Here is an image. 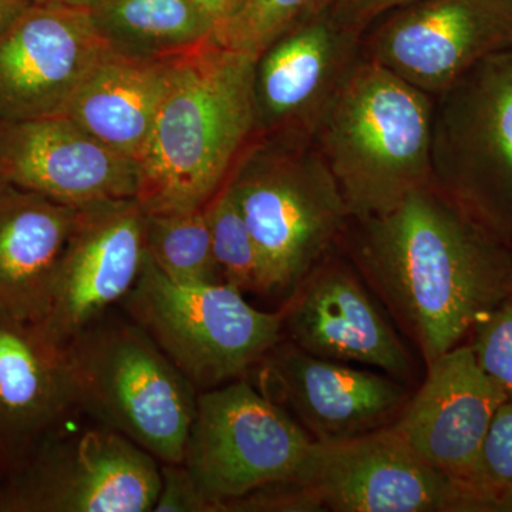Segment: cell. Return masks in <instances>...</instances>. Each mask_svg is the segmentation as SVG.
Instances as JSON below:
<instances>
[{
  "label": "cell",
  "mask_w": 512,
  "mask_h": 512,
  "mask_svg": "<svg viewBox=\"0 0 512 512\" xmlns=\"http://www.w3.org/2000/svg\"><path fill=\"white\" fill-rule=\"evenodd\" d=\"M315 439L245 377L198 393L183 464L211 512L296 484Z\"/></svg>",
  "instance_id": "obj_9"
},
{
  "label": "cell",
  "mask_w": 512,
  "mask_h": 512,
  "mask_svg": "<svg viewBox=\"0 0 512 512\" xmlns=\"http://www.w3.org/2000/svg\"><path fill=\"white\" fill-rule=\"evenodd\" d=\"M284 332L313 356L382 370L410 382L414 360L350 266L323 258L288 296Z\"/></svg>",
  "instance_id": "obj_17"
},
{
  "label": "cell",
  "mask_w": 512,
  "mask_h": 512,
  "mask_svg": "<svg viewBox=\"0 0 512 512\" xmlns=\"http://www.w3.org/2000/svg\"><path fill=\"white\" fill-rule=\"evenodd\" d=\"M254 370L258 389L322 443L389 426L410 399L392 376L313 356L284 339Z\"/></svg>",
  "instance_id": "obj_14"
},
{
  "label": "cell",
  "mask_w": 512,
  "mask_h": 512,
  "mask_svg": "<svg viewBox=\"0 0 512 512\" xmlns=\"http://www.w3.org/2000/svg\"><path fill=\"white\" fill-rule=\"evenodd\" d=\"M110 52L89 10L33 3L0 36V120L64 114Z\"/></svg>",
  "instance_id": "obj_13"
},
{
  "label": "cell",
  "mask_w": 512,
  "mask_h": 512,
  "mask_svg": "<svg viewBox=\"0 0 512 512\" xmlns=\"http://www.w3.org/2000/svg\"><path fill=\"white\" fill-rule=\"evenodd\" d=\"M332 0H244L212 39L258 57L286 32L318 15Z\"/></svg>",
  "instance_id": "obj_25"
},
{
  "label": "cell",
  "mask_w": 512,
  "mask_h": 512,
  "mask_svg": "<svg viewBox=\"0 0 512 512\" xmlns=\"http://www.w3.org/2000/svg\"><path fill=\"white\" fill-rule=\"evenodd\" d=\"M0 181L80 210L137 198L140 173L134 161L60 114L0 120Z\"/></svg>",
  "instance_id": "obj_18"
},
{
  "label": "cell",
  "mask_w": 512,
  "mask_h": 512,
  "mask_svg": "<svg viewBox=\"0 0 512 512\" xmlns=\"http://www.w3.org/2000/svg\"><path fill=\"white\" fill-rule=\"evenodd\" d=\"M363 32L328 8L296 26L256 57L258 137L312 140L316 124L363 59Z\"/></svg>",
  "instance_id": "obj_12"
},
{
  "label": "cell",
  "mask_w": 512,
  "mask_h": 512,
  "mask_svg": "<svg viewBox=\"0 0 512 512\" xmlns=\"http://www.w3.org/2000/svg\"><path fill=\"white\" fill-rule=\"evenodd\" d=\"M355 222L360 274L429 363L512 295V249L431 183Z\"/></svg>",
  "instance_id": "obj_1"
},
{
  "label": "cell",
  "mask_w": 512,
  "mask_h": 512,
  "mask_svg": "<svg viewBox=\"0 0 512 512\" xmlns=\"http://www.w3.org/2000/svg\"><path fill=\"white\" fill-rule=\"evenodd\" d=\"M147 258L181 284L222 282L212 251L207 211L144 212Z\"/></svg>",
  "instance_id": "obj_23"
},
{
  "label": "cell",
  "mask_w": 512,
  "mask_h": 512,
  "mask_svg": "<svg viewBox=\"0 0 512 512\" xmlns=\"http://www.w3.org/2000/svg\"><path fill=\"white\" fill-rule=\"evenodd\" d=\"M434 97L363 59L323 111L312 143L328 165L350 221L392 210L433 183Z\"/></svg>",
  "instance_id": "obj_3"
},
{
  "label": "cell",
  "mask_w": 512,
  "mask_h": 512,
  "mask_svg": "<svg viewBox=\"0 0 512 512\" xmlns=\"http://www.w3.org/2000/svg\"><path fill=\"white\" fill-rule=\"evenodd\" d=\"M82 410L66 343L45 323L0 309V471L5 477L50 431Z\"/></svg>",
  "instance_id": "obj_19"
},
{
  "label": "cell",
  "mask_w": 512,
  "mask_h": 512,
  "mask_svg": "<svg viewBox=\"0 0 512 512\" xmlns=\"http://www.w3.org/2000/svg\"><path fill=\"white\" fill-rule=\"evenodd\" d=\"M66 350L84 413L160 463H183L200 392L146 330L113 309Z\"/></svg>",
  "instance_id": "obj_4"
},
{
  "label": "cell",
  "mask_w": 512,
  "mask_h": 512,
  "mask_svg": "<svg viewBox=\"0 0 512 512\" xmlns=\"http://www.w3.org/2000/svg\"><path fill=\"white\" fill-rule=\"evenodd\" d=\"M146 261L137 198L80 208L43 323L66 343L127 298Z\"/></svg>",
  "instance_id": "obj_15"
},
{
  "label": "cell",
  "mask_w": 512,
  "mask_h": 512,
  "mask_svg": "<svg viewBox=\"0 0 512 512\" xmlns=\"http://www.w3.org/2000/svg\"><path fill=\"white\" fill-rule=\"evenodd\" d=\"M120 306L198 392L247 376L284 336L282 311H259L224 282H175L147 255Z\"/></svg>",
  "instance_id": "obj_6"
},
{
  "label": "cell",
  "mask_w": 512,
  "mask_h": 512,
  "mask_svg": "<svg viewBox=\"0 0 512 512\" xmlns=\"http://www.w3.org/2000/svg\"><path fill=\"white\" fill-rule=\"evenodd\" d=\"M417 0H332L330 12L343 25L365 33L375 20Z\"/></svg>",
  "instance_id": "obj_29"
},
{
  "label": "cell",
  "mask_w": 512,
  "mask_h": 512,
  "mask_svg": "<svg viewBox=\"0 0 512 512\" xmlns=\"http://www.w3.org/2000/svg\"><path fill=\"white\" fill-rule=\"evenodd\" d=\"M470 493L481 512H512V400L500 407L485 437Z\"/></svg>",
  "instance_id": "obj_26"
},
{
  "label": "cell",
  "mask_w": 512,
  "mask_h": 512,
  "mask_svg": "<svg viewBox=\"0 0 512 512\" xmlns=\"http://www.w3.org/2000/svg\"><path fill=\"white\" fill-rule=\"evenodd\" d=\"M77 208L0 181V309L42 322Z\"/></svg>",
  "instance_id": "obj_20"
},
{
  "label": "cell",
  "mask_w": 512,
  "mask_h": 512,
  "mask_svg": "<svg viewBox=\"0 0 512 512\" xmlns=\"http://www.w3.org/2000/svg\"><path fill=\"white\" fill-rule=\"evenodd\" d=\"M198 2L215 23V30H217L237 12L244 0H198Z\"/></svg>",
  "instance_id": "obj_30"
},
{
  "label": "cell",
  "mask_w": 512,
  "mask_h": 512,
  "mask_svg": "<svg viewBox=\"0 0 512 512\" xmlns=\"http://www.w3.org/2000/svg\"><path fill=\"white\" fill-rule=\"evenodd\" d=\"M173 59L110 52L86 77L64 116L114 153L140 165L167 92Z\"/></svg>",
  "instance_id": "obj_21"
},
{
  "label": "cell",
  "mask_w": 512,
  "mask_h": 512,
  "mask_svg": "<svg viewBox=\"0 0 512 512\" xmlns=\"http://www.w3.org/2000/svg\"><path fill=\"white\" fill-rule=\"evenodd\" d=\"M2 478H3L2 471H0V483H2Z\"/></svg>",
  "instance_id": "obj_33"
},
{
  "label": "cell",
  "mask_w": 512,
  "mask_h": 512,
  "mask_svg": "<svg viewBox=\"0 0 512 512\" xmlns=\"http://www.w3.org/2000/svg\"><path fill=\"white\" fill-rule=\"evenodd\" d=\"M205 211L222 282L242 293L265 295L261 256L228 181L208 202Z\"/></svg>",
  "instance_id": "obj_24"
},
{
  "label": "cell",
  "mask_w": 512,
  "mask_h": 512,
  "mask_svg": "<svg viewBox=\"0 0 512 512\" xmlns=\"http://www.w3.org/2000/svg\"><path fill=\"white\" fill-rule=\"evenodd\" d=\"M228 185L261 256L265 295H291L348 229L345 200L312 140L258 138Z\"/></svg>",
  "instance_id": "obj_5"
},
{
  "label": "cell",
  "mask_w": 512,
  "mask_h": 512,
  "mask_svg": "<svg viewBox=\"0 0 512 512\" xmlns=\"http://www.w3.org/2000/svg\"><path fill=\"white\" fill-rule=\"evenodd\" d=\"M161 463L80 410L2 478L0 512H148Z\"/></svg>",
  "instance_id": "obj_8"
},
{
  "label": "cell",
  "mask_w": 512,
  "mask_h": 512,
  "mask_svg": "<svg viewBox=\"0 0 512 512\" xmlns=\"http://www.w3.org/2000/svg\"><path fill=\"white\" fill-rule=\"evenodd\" d=\"M33 2L40 3V5H59L67 6V8L90 10L93 6H96L100 0H33Z\"/></svg>",
  "instance_id": "obj_32"
},
{
  "label": "cell",
  "mask_w": 512,
  "mask_h": 512,
  "mask_svg": "<svg viewBox=\"0 0 512 512\" xmlns=\"http://www.w3.org/2000/svg\"><path fill=\"white\" fill-rule=\"evenodd\" d=\"M315 511L480 512L457 481L386 426L313 443L298 483Z\"/></svg>",
  "instance_id": "obj_10"
},
{
  "label": "cell",
  "mask_w": 512,
  "mask_h": 512,
  "mask_svg": "<svg viewBox=\"0 0 512 512\" xmlns=\"http://www.w3.org/2000/svg\"><path fill=\"white\" fill-rule=\"evenodd\" d=\"M33 0H0V36L33 5Z\"/></svg>",
  "instance_id": "obj_31"
},
{
  "label": "cell",
  "mask_w": 512,
  "mask_h": 512,
  "mask_svg": "<svg viewBox=\"0 0 512 512\" xmlns=\"http://www.w3.org/2000/svg\"><path fill=\"white\" fill-rule=\"evenodd\" d=\"M156 512H211L200 488L183 463H161Z\"/></svg>",
  "instance_id": "obj_28"
},
{
  "label": "cell",
  "mask_w": 512,
  "mask_h": 512,
  "mask_svg": "<svg viewBox=\"0 0 512 512\" xmlns=\"http://www.w3.org/2000/svg\"><path fill=\"white\" fill-rule=\"evenodd\" d=\"M507 400L503 387L464 342L427 363L426 379L390 426L427 463L471 495L485 437Z\"/></svg>",
  "instance_id": "obj_16"
},
{
  "label": "cell",
  "mask_w": 512,
  "mask_h": 512,
  "mask_svg": "<svg viewBox=\"0 0 512 512\" xmlns=\"http://www.w3.org/2000/svg\"><path fill=\"white\" fill-rule=\"evenodd\" d=\"M89 12L113 52L140 59L181 55L215 32L198 0H100Z\"/></svg>",
  "instance_id": "obj_22"
},
{
  "label": "cell",
  "mask_w": 512,
  "mask_h": 512,
  "mask_svg": "<svg viewBox=\"0 0 512 512\" xmlns=\"http://www.w3.org/2000/svg\"><path fill=\"white\" fill-rule=\"evenodd\" d=\"M512 49V0H417L375 20L363 55L437 96L485 57Z\"/></svg>",
  "instance_id": "obj_11"
},
{
  "label": "cell",
  "mask_w": 512,
  "mask_h": 512,
  "mask_svg": "<svg viewBox=\"0 0 512 512\" xmlns=\"http://www.w3.org/2000/svg\"><path fill=\"white\" fill-rule=\"evenodd\" d=\"M433 183L512 244V49L434 96Z\"/></svg>",
  "instance_id": "obj_7"
},
{
  "label": "cell",
  "mask_w": 512,
  "mask_h": 512,
  "mask_svg": "<svg viewBox=\"0 0 512 512\" xmlns=\"http://www.w3.org/2000/svg\"><path fill=\"white\" fill-rule=\"evenodd\" d=\"M511 249H512V244H511Z\"/></svg>",
  "instance_id": "obj_34"
},
{
  "label": "cell",
  "mask_w": 512,
  "mask_h": 512,
  "mask_svg": "<svg viewBox=\"0 0 512 512\" xmlns=\"http://www.w3.org/2000/svg\"><path fill=\"white\" fill-rule=\"evenodd\" d=\"M256 57L214 39L174 56L143 161L137 201L146 214L201 210L258 140Z\"/></svg>",
  "instance_id": "obj_2"
},
{
  "label": "cell",
  "mask_w": 512,
  "mask_h": 512,
  "mask_svg": "<svg viewBox=\"0 0 512 512\" xmlns=\"http://www.w3.org/2000/svg\"><path fill=\"white\" fill-rule=\"evenodd\" d=\"M468 343L485 372L512 400V295L478 323Z\"/></svg>",
  "instance_id": "obj_27"
}]
</instances>
